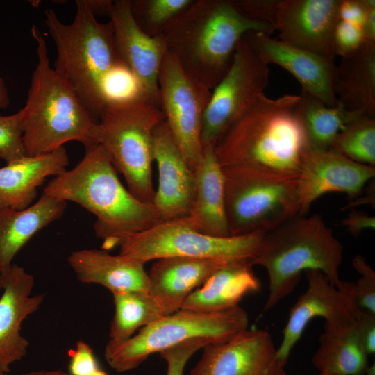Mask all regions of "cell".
<instances>
[{"label":"cell","instance_id":"cell-48","mask_svg":"<svg viewBox=\"0 0 375 375\" xmlns=\"http://www.w3.org/2000/svg\"><path fill=\"white\" fill-rule=\"evenodd\" d=\"M90 375H108L105 371L102 370L101 369L99 368L95 372H94Z\"/></svg>","mask_w":375,"mask_h":375},{"label":"cell","instance_id":"cell-26","mask_svg":"<svg viewBox=\"0 0 375 375\" xmlns=\"http://www.w3.org/2000/svg\"><path fill=\"white\" fill-rule=\"evenodd\" d=\"M67 203L43 192L24 209H0V273L36 233L62 216Z\"/></svg>","mask_w":375,"mask_h":375},{"label":"cell","instance_id":"cell-1","mask_svg":"<svg viewBox=\"0 0 375 375\" xmlns=\"http://www.w3.org/2000/svg\"><path fill=\"white\" fill-rule=\"evenodd\" d=\"M274 26L243 15L232 0H194L165 28L167 50L192 78L212 90L231 67L249 33L272 35Z\"/></svg>","mask_w":375,"mask_h":375},{"label":"cell","instance_id":"cell-46","mask_svg":"<svg viewBox=\"0 0 375 375\" xmlns=\"http://www.w3.org/2000/svg\"><path fill=\"white\" fill-rule=\"evenodd\" d=\"M21 375H71L69 372L61 369H40L33 370Z\"/></svg>","mask_w":375,"mask_h":375},{"label":"cell","instance_id":"cell-16","mask_svg":"<svg viewBox=\"0 0 375 375\" xmlns=\"http://www.w3.org/2000/svg\"><path fill=\"white\" fill-rule=\"evenodd\" d=\"M190 375H276L284 371L270 333L248 330L206 345Z\"/></svg>","mask_w":375,"mask_h":375},{"label":"cell","instance_id":"cell-36","mask_svg":"<svg viewBox=\"0 0 375 375\" xmlns=\"http://www.w3.org/2000/svg\"><path fill=\"white\" fill-rule=\"evenodd\" d=\"M362 27L339 20L334 31V47L336 56L341 58L358 49L365 42Z\"/></svg>","mask_w":375,"mask_h":375},{"label":"cell","instance_id":"cell-44","mask_svg":"<svg viewBox=\"0 0 375 375\" xmlns=\"http://www.w3.org/2000/svg\"><path fill=\"white\" fill-rule=\"evenodd\" d=\"M89 10L97 15L109 16L113 1L112 0H85Z\"/></svg>","mask_w":375,"mask_h":375},{"label":"cell","instance_id":"cell-31","mask_svg":"<svg viewBox=\"0 0 375 375\" xmlns=\"http://www.w3.org/2000/svg\"><path fill=\"white\" fill-rule=\"evenodd\" d=\"M330 149L354 162L375 166V118L362 116L349 124Z\"/></svg>","mask_w":375,"mask_h":375},{"label":"cell","instance_id":"cell-30","mask_svg":"<svg viewBox=\"0 0 375 375\" xmlns=\"http://www.w3.org/2000/svg\"><path fill=\"white\" fill-rule=\"evenodd\" d=\"M115 313L110 324V342L120 343L135 332L164 317L160 305L148 292L112 293Z\"/></svg>","mask_w":375,"mask_h":375},{"label":"cell","instance_id":"cell-42","mask_svg":"<svg viewBox=\"0 0 375 375\" xmlns=\"http://www.w3.org/2000/svg\"><path fill=\"white\" fill-rule=\"evenodd\" d=\"M366 14L362 25L365 40L375 42V0H362Z\"/></svg>","mask_w":375,"mask_h":375},{"label":"cell","instance_id":"cell-3","mask_svg":"<svg viewBox=\"0 0 375 375\" xmlns=\"http://www.w3.org/2000/svg\"><path fill=\"white\" fill-rule=\"evenodd\" d=\"M38 62L22 113L23 143L27 156L52 152L70 141L85 149L99 144L98 119L69 85L51 67L47 45L33 25Z\"/></svg>","mask_w":375,"mask_h":375},{"label":"cell","instance_id":"cell-15","mask_svg":"<svg viewBox=\"0 0 375 375\" xmlns=\"http://www.w3.org/2000/svg\"><path fill=\"white\" fill-rule=\"evenodd\" d=\"M108 17L121 60L137 80L144 98L159 106L158 75L167 51L165 38L149 36L140 28L130 0L113 1Z\"/></svg>","mask_w":375,"mask_h":375},{"label":"cell","instance_id":"cell-21","mask_svg":"<svg viewBox=\"0 0 375 375\" xmlns=\"http://www.w3.org/2000/svg\"><path fill=\"white\" fill-rule=\"evenodd\" d=\"M228 262L183 256L156 260L149 272V293L165 316L181 309L188 297L212 273Z\"/></svg>","mask_w":375,"mask_h":375},{"label":"cell","instance_id":"cell-2","mask_svg":"<svg viewBox=\"0 0 375 375\" xmlns=\"http://www.w3.org/2000/svg\"><path fill=\"white\" fill-rule=\"evenodd\" d=\"M43 192L76 203L97 217L94 229L102 249L112 248L119 238L160 223L152 203L136 198L120 181L117 171L101 144L85 149L75 167L55 176Z\"/></svg>","mask_w":375,"mask_h":375},{"label":"cell","instance_id":"cell-4","mask_svg":"<svg viewBox=\"0 0 375 375\" xmlns=\"http://www.w3.org/2000/svg\"><path fill=\"white\" fill-rule=\"evenodd\" d=\"M299 100L300 94L260 95L216 144L220 165H257L297 176L307 147L296 112Z\"/></svg>","mask_w":375,"mask_h":375},{"label":"cell","instance_id":"cell-35","mask_svg":"<svg viewBox=\"0 0 375 375\" xmlns=\"http://www.w3.org/2000/svg\"><path fill=\"white\" fill-rule=\"evenodd\" d=\"M209 344L206 340H190L160 352L167 362L166 375H184L185 365L192 356Z\"/></svg>","mask_w":375,"mask_h":375},{"label":"cell","instance_id":"cell-11","mask_svg":"<svg viewBox=\"0 0 375 375\" xmlns=\"http://www.w3.org/2000/svg\"><path fill=\"white\" fill-rule=\"evenodd\" d=\"M268 65L261 60L244 37L239 42L231 67L212 90L202 123V147H215L230 126L264 94Z\"/></svg>","mask_w":375,"mask_h":375},{"label":"cell","instance_id":"cell-32","mask_svg":"<svg viewBox=\"0 0 375 375\" xmlns=\"http://www.w3.org/2000/svg\"><path fill=\"white\" fill-rule=\"evenodd\" d=\"M194 0H130L132 15L140 28L151 37L162 35L168 25Z\"/></svg>","mask_w":375,"mask_h":375},{"label":"cell","instance_id":"cell-24","mask_svg":"<svg viewBox=\"0 0 375 375\" xmlns=\"http://www.w3.org/2000/svg\"><path fill=\"white\" fill-rule=\"evenodd\" d=\"M69 162L67 151L62 147L0 168V209L22 210L31 206L45 179L65 172Z\"/></svg>","mask_w":375,"mask_h":375},{"label":"cell","instance_id":"cell-40","mask_svg":"<svg viewBox=\"0 0 375 375\" xmlns=\"http://www.w3.org/2000/svg\"><path fill=\"white\" fill-rule=\"evenodd\" d=\"M341 224L351 235L358 236L365 230L375 228V217L351 208L347 216L341 220Z\"/></svg>","mask_w":375,"mask_h":375},{"label":"cell","instance_id":"cell-51","mask_svg":"<svg viewBox=\"0 0 375 375\" xmlns=\"http://www.w3.org/2000/svg\"><path fill=\"white\" fill-rule=\"evenodd\" d=\"M0 272H1V269H0Z\"/></svg>","mask_w":375,"mask_h":375},{"label":"cell","instance_id":"cell-50","mask_svg":"<svg viewBox=\"0 0 375 375\" xmlns=\"http://www.w3.org/2000/svg\"><path fill=\"white\" fill-rule=\"evenodd\" d=\"M276 375H287V374H286L285 373V372H284V371H283V372H281L278 373V374H276Z\"/></svg>","mask_w":375,"mask_h":375},{"label":"cell","instance_id":"cell-33","mask_svg":"<svg viewBox=\"0 0 375 375\" xmlns=\"http://www.w3.org/2000/svg\"><path fill=\"white\" fill-rule=\"evenodd\" d=\"M26 156L22 110L9 115H0V159L8 164Z\"/></svg>","mask_w":375,"mask_h":375},{"label":"cell","instance_id":"cell-6","mask_svg":"<svg viewBox=\"0 0 375 375\" xmlns=\"http://www.w3.org/2000/svg\"><path fill=\"white\" fill-rule=\"evenodd\" d=\"M75 3L70 24L61 22L53 9L44 12V22L56 49L53 69L98 119L106 105L105 81L124 63L115 47L110 22L97 21L85 0Z\"/></svg>","mask_w":375,"mask_h":375},{"label":"cell","instance_id":"cell-47","mask_svg":"<svg viewBox=\"0 0 375 375\" xmlns=\"http://www.w3.org/2000/svg\"><path fill=\"white\" fill-rule=\"evenodd\" d=\"M375 374V372H374V366H372V367H368L365 374L364 375H374ZM319 375H332V374H324V373H319Z\"/></svg>","mask_w":375,"mask_h":375},{"label":"cell","instance_id":"cell-25","mask_svg":"<svg viewBox=\"0 0 375 375\" xmlns=\"http://www.w3.org/2000/svg\"><path fill=\"white\" fill-rule=\"evenodd\" d=\"M253 266L250 260L227 262L188 297L181 309L216 312L239 306L245 294L259 289Z\"/></svg>","mask_w":375,"mask_h":375},{"label":"cell","instance_id":"cell-38","mask_svg":"<svg viewBox=\"0 0 375 375\" xmlns=\"http://www.w3.org/2000/svg\"><path fill=\"white\" fill-rule=\"evenodd\" d=\"M69 373L71 375H90L100 368L91 347L82 340L68 352Z\"/></svg>","mask_w":375,"mask_h":375},{"label":"cell","instance_id":"cell-34","mask_svg":"<svg viewBox=\"0 0 375 375\" xmlns=\"http://www.w3.org/2000/svg\"><path fill=\"white\" fill-rule=\"evenodd\" d=\"M352 266L360 277L354 285V294L358 306L375 314V272L361 255L352 260Z\"/></svg>","mask_w":375,"mask_h":375},{"label":"cell","instance_id":"cell-27","mask_svg":"<svg viewBox=\"0 0 375 375\" xmlns=\"http://www.w3.org/2000/svg\"><path fill=\"white\" fill-rule=\"evenodd\" d=\"M334 93L343 108L375 118V42L365 41L336 65Z\"/></svg>","mask_w":375,"mask_h":375},{"label":"cell","instance_id":"cell-23","mask_svg":"<svg viewBox=\"0 0 375 375\" xmlns=\"http://www.w3.org/2000/svg\"><path fill=\"white\" fill-rule=\"evenodd\" d=\"M194 174V197L184 219L202 233L214 237L230 236L225 211L223 170L214 147H203Z\"/></svg>","mask_w":375,"mask_h":375},{"label":"cell","instance_id":"cell-9","mask_svg":"<svg viewBox=\"0 0 375 375\" xmlns=\"http://www.w3.org/2000/svg\"><path fill=\"white\" fill-rule=\"evenodd\" d=\"M249 323L247 312L239 306L216 312L180 309L142 328L126 341L108 342L104 356L113 369L128 372L153 353L190 340L203 339L210 343L226 341L246 331Z\"/></svg>","mask_w":375,"mask_h":375},{"label":"cell","instance_id":"cell-10","mask_svg":"<svg viewBox=\"0 0 375 375\" xmlns=\"http://www.w3.org/2000/svg\"><path fill=\"white\" fill-rule=\"evenodd\" d=\"M265 233L210 236L190 226L184 217L162 222L151 228L117 240L112 248L144 264L165 257L211 258L226 262L251 260Z\"/></svg>","mask_w":375,"mask_h":375},{"label":"cell","instance_id":"cell-28","mask_svg":"<svg viewBox=\"0 0 375 375\" xmlns=\"http://www.w3.org/2000/svg\"><path fill=\"white\" fill-rule=\"evenodd\" d=\"M319 341V346L312 358V362L320 373L365 374L369 367L368 355L357 339L354 320L342 324H325Z\"/></svg>","mask_w":375,"mask_h":375},{"label":"cell","instance_id":"cell-41","mask_svg":"<svg viewBox=\"0 0 375 375\" xmlns=\"http://www.w3.org/2000/svg\"><path fill=\"white\" fill-rule=\"evenodd\" d=\"M366 14V8L362 0H340L339 20L347 22L362 27Z\"/></svg>","mask_w":375,"mask_h":375},{"label":"cell","instance_id":"cell-17","mask_svg":"<svg viewBox=\"0 0 375 375\" xmlns=\"http://www.w3.org/2000/svg\"><path fill=\"white\" fill-rule=\"evenodd\" d=\"M339 3L340 0L279 1L275 20L278 40L335 60Z\"/></svg>","mask_w":375,"mask_h":375},{"label":"cell","instance_id":"cell-5","mask_svg":"<svg viewBox=\"0 0 375 375\" xmlns=\"http://www.w3.org/2000/svg\"><path fill=\"white\" fill-rule=\"evenodd\" d=\"M343 247L322 217L297 215L265 233L250 260L263 267L269 276V295L263 312L291 293L301 272L318 270L340 288Z\"/></svg>","mask_w":375,"mask_h":375},{"label":"cell","instance_id":"cell-22","mask_svg":"<svg viewBox=\"0 0 375 375\" xmlns=\"http://www.w3.org/2000/svg\"><path fill=\"white\" fill-rule=\"evenodd\" d=\"M67 261L81 283L101 285L112 293L149 292L145 264L132 258L112 255L104 249H85L71 253Z\"/></svg>","mask_w":375,"mask_h":375},{"label":"cell","instance_id":"cell-19","mask_svg":"<svg viewBox=\"0 0 375 375\" xmlns=\"http://www.w3.org/2000/svg\"><path fill=\"white\" fill-rule=\"evenodd\" d=\"M33 275L18 265L0 273V369L6 373L26 356L30 343L21 333L22 325L44 299L33 294Z\"/></svg>","mask_w":375,"mask_h":375},{"label":"cell","instance_id":"cell-39","mask_svg":"<svg viewBox=\"0 0 375 375\" xmlns=\"http://www.w3.org/2000/svg\"><path fill=\"white\" fill-rule=\"evenodd\" d=\"M354 330L357 339L369 356L375 352V314L357 308L354 316Z\"/></svg>","mask_w":375,"mask_h":375},{"label":"cell","instance_id":"cell-29","mask_svg":"<svg viewBox=\"0 0 375 375\" xmlns=\"http://www.w3.org/2000/svg\"><path fill=\"white\" fill-rule=\"evenodd\" d=\"M297 115L302 127L307 147L328 149L335 137L349 124L365 116L340 105L326 106L310 94L302 92L297 107Z\"/></svg>","mask_w":375,"mask_h":375},{"label":"cell","instance_id":"cell-18","mask_svg":"<svg viewBox=\"0 0 375 375\" xmlns=\"http://www.w3.org/2000/svg\"><path fill=\"white\" fill-rule=\"evenodd\" d=\"M251 48L265 63L278 65L299 83L301 91L326 106H339L334 93L335 60L296 47L271 35L251 32L244 35Z\"/></svg>","mask_w":375,"mask_h":375},{"label":"cell","instance_id":"cell-7","mask_svg":"<svg viewBox=\"0 0 375 375\" xmlns=\"http://www.w3.org/2000/svg\"><path fill=\"white\" fill-rule=\"evenodd\" d=\"M165 120L160 107L144 99L108 102L98 118L97 142L121 173L127 189L151 203L153 133Z\"/></svg>","mask_w":375,"mask_h":375},{"label":"cell","instance_id":"cell-8","mask_svg":"<svg viewBox=\"0 0 375 375\" xmlns=\"http://www.w3.org/2000/svg\"><path fill=\"white\" fill-rule=\"evenodd\" d=\"M222 170L230 236L267 233L299 215L297 176L252 165Z\"/></svg>","mask_w":375,"mask_h":375},{"label":"cell","instance_id":"cell-12","mask_svg":"<svg viewBox=\"0 0 375 375\" xmlns=\"http://www.w3.org/2000/svg\"><path fill=\"white\" fill-rule=\"evenodd\" d=\"M211 91L190 76L167 51L158 75L159 107L175 142L194 172L202 155V123Z\"/></svg>","mask_w":375,"mask_h":375},{"label":"cell","instance_id":"cell-43","mask_svg":"<svg viewBox=\"0 0 375 375\" xmlns=\"http://www.w3.org/2000/svg\"><path fill=\"white\" fill-rule=\"evenodd\" d=\"M368 188L367 192L363 194V192L356 199L349 201L345 208H353L354 207L363 204H369L374 208L375 206V185L374 180L369 181L367 185Z\"/></svg>","mask_w":375,"mask_h":375},{"label":"cell","instance_id":"cell-37","mask_svg":"<svg viewBox=\"0 0 375 375\" xmlns=\"http://www.w3.org/2000/svg\"><path fill=\"white\" fill-rule=\"evenodd\" d=\"M235 7L245 16L275 28V20L280 0H232Z\"/></svg>","mask_w":375,"mask_h":375},{"label":"cell","instance_id":"cell-13","mask_svg":"<svg viewBox=\"0 0 375 375\" xmlns=\"http://www.w3.org/2000/svg\"><path fill=\"white\" fill-rule=\"evenodd\" d=\"M304 274L308 288L291 308L277 348L278 362L282 368L312 319L324 317L328 324L350 322L354 320L358 308L353 282L342 281V286L338 288L320 271L306 270Z\"/></svg>","mask_w":375,"mask_h":375},{"label":"cell","instance_id":"cell-14","mask_svg":"<svg viewBox=\"0 0 375 375\" xmlns=\"http://www.w3.org/2000/svg\"><path fill=\"white\" fill-rule=\"evenodd\" d=\"M375 176V166L354 162L336 151L306 147L297 174L299 215H307L323 194L341 192L349 201Z\"/></svg>","mask_w":375,"mask_h":375},{"label":"cell","instance_id":"cell-49","mask_svg":"<svg viewBox=\"0 0 375 375\" xmlns=\"http://www.w3.org/2000/svg\"><path fill=\"white\" fill-rule=\"evenodd\" d=\"M0 375H8V373H6L0 369Z\"/></svg>","mask_w":375,"mask_h":375},{"label":"cell","instance_id":"cell-20","mask_svg":"<svg viewBox=\"0 0 375 375\" xmlns=\"http://www.w3.org/2000/svg\"><path fill=\"white\" fill-rule=\"evenodd\" d=\"M158 182L152 200L160 222L187 216L195 193L194 172L188 165L165 120L153 133Z\"/></svg>","mask_w":375,"mask_h":375},{"label":"cell","instance_id":"cell-45","mask_svg":"<svg viewBox=\"0 0 375 375\" xmlns=\"http://www.w3.org/2000/svg\"><path fill=\"white\" fill-rule=\"evenodd\" d=\"M10 99L6 83L0 76V109H5L9 106Z\"/></svg>","mask_w":375,"mask_h":375}]
</instances>
